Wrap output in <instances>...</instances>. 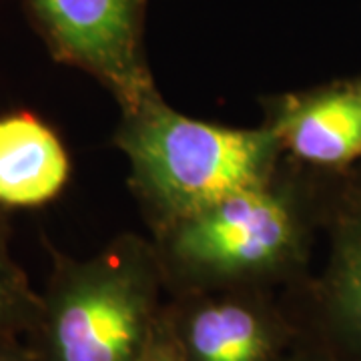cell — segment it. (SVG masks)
Masks as SVG:
<instances>
[{
	"label": "cell",
	"instance_id": "8fae6325",
	"mask_svg": "<svg viewBox=\"0 0 361 361\" xmlns=\"http://www.w3.org/2000/svg\"><path fill=\"white\" fill-rule=\"evenodd\" d=\"M0 361H37L30 343H23L20 336L2 334L0 336Z\"/></svg>",
	"mask_w": 361,
	"mask_h": 361
},
{
	"label": "cell",
	"instance_id": "9c48e42d",
	"mask_svg": "<svg viewBox=\"0 0 361 361\" xmlns=\"http://www.w3.org/2000/svg\"><path fill=\"white\" fill-rule=\"evenodd\" d=\"M0 225V336L30 334L40 310V295L32 291L26 275L18 269L4 243Z\"/></svg>",
	"mask_w": 361,
	"mask_h": 361
},
{
	"label": "cell",
	"instance_id": "3957f363",
	"mask_svg": "<svg viewBox=\"0 0 361 361\" xmlns=\"http://www.w3.org/2000/svg\"><path fill=\"white\" fill-rule=\"evenodd\" d=\"M295 233L289 203L255 187L180 219L175 255L201 277H253L283 265Z\"/></svg>",
	"mask_w": 361,
	"mask_h": 361
},
{
	"label": "cell",
	"instance_id": "5b68a950",
	"mask_svg": "<svg viewBox=\"0 0 361 361\" xmlns=\"http://www.w3.org/2000/svg\"><path fill=\"white\" fill-rule=\"evenodd\" d=\"M165 319L187 361H285L293 339L289 325L247 297L199 299Z\"/></svg>",
	"mask_w": 361,
	"mask_h": 361
},
{
	"label": "cell",
	"instance_id": "52a82bcc",
	"mask_svg": "<svg viewBox=\"0 0 361 361\" xmlns=\"http://www.w3.org/2000/svg\"><path fill=\"white\" fill-rule=\"evenodd\" d=\"M315 345L361 361V205L339 223L322 281L313 291Z\"/></svg>",
	"mask_w": 361,
	"mask_h": 361
},
{
	"label": "cell",
	"instance_id": "277c9868",
	"mask_svg": "<svg viewBox=\"0 0 361 361\" xmlns=\"http://www.w3.org/2000/svg\"><path fill=\"white\" fill-rule=\"evenodd\" d=\"M52 51L106 78L130 104L149 101L141 59L142 0H28Z\"/></svg>",
	"mask_w": 361,
	"mask_h": 361
},
{
	"label": "cell",
	"instance_id": "7a4b0ae2",
	"mask_svg": "<svg viewBox=\"0 0 361 361\" xmlns=\"http://www.w3.org/2000/svg\"><path fill=\"white\" fill-rule=\"evenodd\" d=\"M151 271L139 263L61 265L30 329L37 361H137L161 322Z\"/></svg>",
	"mask_w": 361,
	"mask_h": 361
},
{
	"label": "cell",
	"instance_id": "7c38bea8",
	"mask_svg": "<svg viewBox=\"0 0 361 361\" xmlns=\"http://www.w3.org/2000/svg\"><path fill=\"white\" fill-rule=\"evenodd\" d=\"M291 361H351V360H343V357H337L334 353H329L327 349L319 348L315 343H310L305 348H299L293 360Z\"/></svg>",
	"mask_w": 361,
	"mask_h": 361
},
{
	"label": "cell",
	"instance_id": "30bf717a",
	"mask_svg": "<svg viewBox=\"0 0 361 361\" xmlns=\"http://www.w3.org/2000/svg\"><path fill=\"white\" fill-rule=\"evenodd\" d=\"M137 361H187L177 337L173 336V331L169 327L165 315L161 317L149 345L145 348Z\"/></svg>",
	"mask_w": 361,
	"mask_h": 361
},
{
	"label": "cell",
	"instance_id": "6da1fadb",
	"mask_svg": "<svg viewBox=\"0 0 361 361\" xmlns=\"http://www.w3.org/2000/svg\"><path fill=\"white\" fill-rule=\"evenodd\" d=\"M125 135L145 191L179 219L245 189L263 187L277 153V130L199 123L145 101Z\"/></svg>",
	"mask_w": 361,
	"mask_h": 361
},
{
	"label": "cell",
	"instance_id": "8992f818",
	"mask_svg": "<svg viewBox=\"0 0 361 361\" xmlns=\"http://www.w3.org/2000/svg\"><path fill=\"white\" fill-rule=\"evenodd\" d=\"M63 142L28 113L0 116V205L37 207L63 191L68 179Z\"/></svg>",
	"mask_w": 361,
	"mask_h": 361
},
{
	"label": "cell",
	"instance_id": "ba28073f",
	"mask_svg": "<svg viewBox=\"0 0 361 361\" xmlns=\"http://www.w3.org/2000/svg\"><path fill=\"white\" fill-rule=\"evenodd\" d=\"M299 159L339 167L361 155V89L329 90L295 104L277 127Z\"/></svg>",
	"mask_w": 361,
	"mask_h": 361
}]
</instances>
